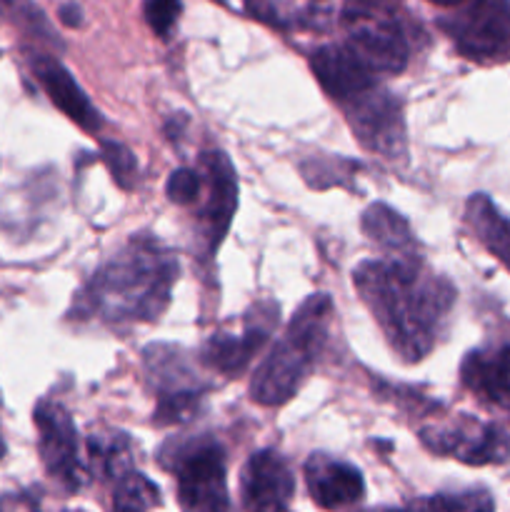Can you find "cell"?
Wrapping results in <instances>:
<instances>
[{
    "mask_svg": "<svg viewBox=\"0 0 510 512\" xmlns=\"http://www.w3.org/2000/svg\"><path fill=\"white\" fill-rule=\"evenodd\" d=\"M353 283L400 358L418 363L435 348L455 290L430 275L418 255L365 260L355 268Z\"/></svg>",
    "mask_w": 510,
    "mask_h": 512,
    "instance_id": "6da1fadb",
    "label": "cell"
},
{
    "mask_svg": "<svg viewBox=\"0 0 510 512\" xmlns=\"http://www.w3.org/2000/svg\"><path fill=\"white\" fill-rule=\"evenodd\" d=\"M175 280V255L150 235H140L95 270L73 313L105 325L153 323L170 305Z\"/></svg>",
    "mask_w": 510,
    "mask_h": 512,
    "instance_id": "7a4b0ae2",
    "label": "cell"
},
{
    "mask_svg": "<svg viewBox=\"0 0 510 512\" xmlns=\"http://www.w3.org/2000/svg\"><path fill=\"white\" fill-rule=\"evenodd\" d=\"M330 315H333V303L323 293L310 295L300 305L283 338L255 370L250 385V398L255 403L278 408L298 393L318 355L323 353Z\"/></svg>",
    "mask_w": 510,
    "mask_h": 512,
    "instance_id": "3957f363",
    "label": "cell"
},
{
    "mask_svg": "<svg viewBox=\"0 0 510 512\" xmlns=\"http://www.w3.org/2000/svg\"><path fill=\"white\" fill-rule=\"evenodd\" d=\"M160 463L178 480L183 510H228L225 453L218 440L200 435L190 440H168L160 450Z\"/></svg>",
    "mask_w": 510,
    "mask_h": 512,
    "instance_id": "277c9868",
    "label": "cell"
},
{
    "mask_svg": "<svg viewBox=\"0 0 510 512\" xmlns=\"http://www.w3.org/2000/svg\"><path fill=\"white\" fill-rule=\"evenodd\" d=\"M143 363L150 388L158 398L153 423L160 428H170V425L188 423L190 418H195L208 385L200 383L183 350L163 343L148 345Z\"/></svg>",
    "mask_w": 510,
    "mask_h": 512,
    "instance_id": "5b68a950",
    "label": "cell"
},
{
    "mask_svg": "<svg viewBox=\"0 0 510 512\" xmlns=\"http://www.w3.org/2000/svg\"><path fill=\"white\" fill-rule=\"evenodd\" d=\"M348 48L375 73H400L408 65V38L383 0H350L343 15Z\"/></svg>",
    "mask_w": 510,
    "mask_h": 512,
    "instance_id": "8992f818",
    "label": "cell"
},
{
    "mask_svg": "<svg viewBox=\"0 0 510 512\" xmlns=\"http://www.w3.org/2000/svg\"><path fill=\"white\" fill-rule=\"evenodd\" d=\"M440 20L455 48L470 60L490 63L510 55V0H465Z\"/></svg>",
    "mask_w": 510,
    "mask_h": 512,
    "instance_id": "52a82bcc",
    "label": "cell"
},
{
    "mask_svg": "<svg viewBox=\"0 0 510 512\" xmlns=\"http://www.w3.org/2000/svg\"><path fill=\"white\" fill-rule=\"evenodd\" d=\"M420 440L433 453L448 455L465 465H500L510 460L508 430L468 415H460L448 425L423 428Z\"/></svg>",
    "mask_w": 510,
    "mask_h": 512,
    "instance_id": "ba28073f",
    "label": "cell"
},
{
    "mask_svg": "<svg viewBox=\"0 0 510 512\" xmlns=\"http://www.w3.org/2000/svg\"><path fill=\"white\" fill-rule=\"evenodd\" d=\"M35 428H38V450L45 473L65 493H75L83 483L78 458V433L68 410L53 400H40L35 405Z\"/></svg>",
    "mask_w": 510,
    "mask_h": 512,
    "instance_id": "9c48e42d",
    "label": "cell"
},
{
    "mask_svg": "<svg viewBox=\"0 0 510 512\" xmlns=\"http://www.w3.org/2000/svg\"><path fill=\"white\" fill-rule=\"evenodd\" d=\"M355 138L373 153L398 158L405 153V123L400 103L378 85L343 105Z\"/></svg>",
    "mask_w": 510,
    "mask_h": 512,
    "instance_id": "30bf717a",
    "label": "cell"
},
{
    "mask_svg": "<svg viewBox=\"0 0 510 512\" xmlns=\"http://www.w3.org/2000/svg\"><path fill=\"white\" fill-rule=\"evenodd\" d=\"M278 318V305L270 303V300L253 305L245 315L243 335H213L203 348V363L225 378H238L248 370L255 353L268 343L270 333L278 325Z\"/></svg>",
    "mask_w": 510,
    "mask_h": 512,
    "instance_id": "8fae6325",
    "label": "cell"
},
{
    "mask_svg": "<svg viewBox=\"0 0 510 512\" xmlns=\"http://www.w3.org/2000/svg\"><path fill=\"white\" fill-rule=\"evenodd\" d=\"M200 175H203L205 188L200 225H203L208 250L213 253L228 233L235 208H238V175H235L228 155L220 150H208L200 155Z\"/></svg>",
    "mask_w": 510,
    "mask_h": 512,
    "instance_id": "7c38bea8",
    "label": "cell"
},
{
    "mask_svg": "<svg viewBox=\"0 0 510 512\" xmlns=\"http://www.w3.org/2000/svg\"><path fill=\"white\" fill-rule=\"evenodd\" d=\"M295 493V478L283 455L260 450L250 455L240 475V498L248 510H285Z\"/></svg>",
    "mask_w": 510,
    "mask_h": 512,
    "instance_id": "4fadbf2b",
    "label": "cell"
},
{
    "mask_svg": "<svg viewBox=\"0 0 510 512\" xmlns=\"http://www.w3.org/2000/svg\"><path fill=\"white\" fill-rule=\"evenodd\" d=\"M28 60L35 80H38L40 88L48 93L50 103H53L60 113L68 115V118L88 135L100 133L103 118H100L98 108L90 103L88 95L83 93V88H80V85L75 83L73 75L65 70V65L58 63L53 55L45 53H30Z\"/></svg>",
    "mask_w": 510,
    "mask_h": 512,
    "instance_id": "5bb4252c",
    "label": "cell"
},
{
    "mask_svg": "<svg viewBox=\"0 0 510 512\" xmlns=\"http://www.w3.org/2000/svg\"><path fill=\"white\" fill-rule=\"evenodd\" d=\"M310 68L320 88L338 105L350 103L358 95L375 88V70H370L348 45H323L310 55Z\"/></svg>",
    "mask_w": 510,
    "mask_h": 512,
    "instance_id": "9a60e30c",
    "label": "cell"
},
{
    "mask_svg": "<svg viewBox=\"0 0 510 512\" xmlns=\"http://www.w3.org/2000/svg\"><path fill=\"white\" fill-rule=\"evenodd\" d=\"M305 485L313 503L323 510L348 508L360 503L365 493L363 475L358 468L323 453L310 455L305 463Z\"/></svg>",
    "mask_w": 510,
    "mask_h": 512,
    "instance_id": "2e32d148",
    "label": "cell"
},
{
    "mask_svg": "<svg viewBox=\"0 0 510 512\" xmlns=\"http://www.w3.org/2000/svg\"><path fill=\"white\" fill-rule=\"evenodd\" d=\"M460 380L478 398L503 405L510 388V340L495 348L470 350L460 365Z\"/></svg>",
    "mask_w": 510,
    "mask_h": 512,
    "instance_id": "e0dca14e",
    "label": "cell"
},
{
    "mask_svg": "<svg viewBox=\"0 0 510 512\" xmlns=\"http://www.w3.org/2000/svg\"><path fill=\"white\" fill-rule=\"evenodd\" d=\"M465 220L475 238L490 250L510 270V218H505L493 200L483 193H475L465 205Z\"/></svg>",
    "mask_w": 510,
    "mask_h": 512,
    "instance_id": "ac0fdd59",
    "label": "cell"
},
{
    "mask_svg": "<svg viewBox=\"0 0 510 512\" xmlns=\"http://www.w3.org/2000/svg\"><path fill=\"white\" fill-rule=\"evenodd\" d=\"M363 233L373 240L378 248L390 255H418L415 253V238L410 233V225L398 210L385 203H373L360 218Z\"/></svg>",
    "mask_w": 510,
    "mask_h": 512,
    "instance_id": "d6986e66",
    "label": "cell"
},
{
    "mask_svg": "<svg viewBox=\"0 0 510 512\" xmlns=\"http://www.w3.org/2000/svg\"><path fill=\"white\" fill-rule=\"evenodd\" d=\"M90 465L103 480H118L130 470V443L125 435H90L88 440Z\"/></svg>",
    "mask_w": 510,
    "mask_h": 512,
    "instance_id": "ffe728a7",
    "label": "cell"
},
{
    "mask_svg": "<svg viewBox=\"0 0 510 512\" xmlns=\"http://www.w3.org/2000/svg\"><path fill=\"white\" fill-rule=\"evenodd\" d=\"M0 18H5L8 23H13L15 28H20L23 33L33 35L40 43H48L60 48V38L50 28L48 18L43 15V10L33 3V0H0Z\"/></svg>",
    "mask_w": 510,
    "mask_h": 512,
    "instance_id": "44dd1931",
    "label": "cell"
},
{
    "mask_svg": "<svg viewBox=\"0 0 510 512\" xmlns=\"http://www.w3.org/2000/svg\"><path fill=\"white\" fill-rule=\"evenodd\" d=\"M113 488V508L118 510H150L160 505L158 488L150 483L145 475L130 468L128 473L115 480Z\"/></svg>",
    "mask_w": 510,
    "mask_h": 512,
    "instance_id": "7402d4cb",
    "label": "cell"
},
{
    "mask_svg": "<svg viewBox=\"0 0 510 512\" xmlns=\"http://www.w3.org/2000/svg\"><path fill=\"white\" fill-rule=\"evenodd\" d=\"M100 155H103V163L108 165L110 175H113L115 183L123 190H130L135 183V170H138V163H135V155L130 153L125 145L113 143V140H105L100 143Z\"/></svg>",
    "mask_w": 510,
    "mask_h": 512,
    "instance_id": "603a6c76",
    "label": "cell"
},
{
    "mask_svg": "<svg viewBox=\"0 0 510 512\" xmlns=\"http://www.w3.org/2000/svg\"><path fill=\"white\" fill-rule=\"evenodd\" d=\"M165 193H168L170 203L175 205L198 203L200 193H203V175H200V170L193 168L173 170L168 183H165Z\"/></svg>",
    "mask_w": 510,
    "mask_h": 512,
    "instance_id": "cb8c5ba5",
    "label": "cell"
},
{
    "mask_svg": "<svg viewBox=\"0 0 510 512\" xmlns=\"http://www.w3.org/2000/svg\"><path fill=\"white\" fill-rule=\"evenodd\" d=\"M180 10H183V3H180V0H145L143 3L145 23H148L150 30H153L155 35H160V38H168L173 25L178 23Z\"/></svg>",
    "mask_w": 510,
    "mask_h": 512,
    "instance_id": "d4e9b609",
    "label": "cell"
},
{
    "mask_svg": "<svg viewBox=\"0 0 510 512\" xmlns=\"http://www.w3.org/2000/svg\"><path fill=\"white\" fill-rule=\"evenodd\" d=\"M415 505L443 510H493V500H490L485 490H470V493L458 495H435L430 500H418Z\"/></svg>",
    "mask_w": 510,
    "mask_h": 512,
    "instance_id": "484cf974",
    "label": "cell"
},
{
    "mask_svg": "<svg viewBox=\"0 0 510 512\" xmlns=\"http://www.w3.org/2000/svg\"><path fill=\"white\" fill-rule=\"evenodd\" d=\"M245 8L253 18H258L260 23H268V25H280L278 18V10H275L273 0H245Z\"/></svg>",
    "mask_w": 510,
    "mask_h": 512,
    "instance_id": "4316f807",
    "label": "cell"
},
{
    "mask_svg": "<svg viewBox=\"0 0 510 512\" xmlns=\"http://www.w3.org/2000/svg\"><path fill=\"white\" fill-rule=\"evenodd\" d=\"M60 20H63L68 28H78L80 23H83V15H80V8L75 3H68L60 8Z\"/></svg>",
    "mask_w": 510,
    "mask_h": 512,
    "instance_id": "83f0119b",
    "label": "cell"
},
{
    "mask_svg": "<svg viewBox=\"0 0 510 512\" xmlns=\"http://www.w3.org/2000/svg\"><path fill=\"white\" fill-rule=\"evenodd\" d=\"M428 3H433V5H440V8H455V5L465 3V0H428Z\"/></svg>",
    "mask_w": 510,
    "mask_h": 512,
    "instance_id": "f1b7e54d",
    "label": "cell"
},
{
    "mask_svg": "<svg viewBox=\"0 0 510 512\" xmlns=\"http://www.w3.org/2000/svg\"><path fill=\"white\" fill-rule=\"evenodd\" d=\"M503 405H505V408L510 410V388H508V393H505V400H503Z\"/></svg>",
    "mask_w": 510,
    "mask_h": 512,
    "instance_id": "f546056e",
    "label": "cell"
},
{
    "mask_svg": "<svg viewBox=\"0 0 510 512\" xmlns=\"http://www.w3.org/2000/svg\"><path fill=\"white\" fill-rule=\"evenodd\" d=\"M3 455H5V443H3V438H0V460H3Z\"/></svg>",
    "mask_w": 510,
    "mask_h": 512,
    "instance_id": "4dcf8cb0",
    "label": "cell"
}]
</instances>
